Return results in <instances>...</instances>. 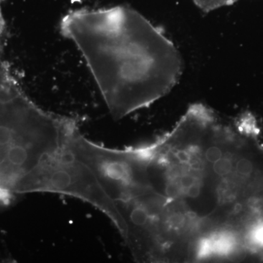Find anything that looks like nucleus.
<instances>
[{
    "label": "nucleus",
    "mask_w": 263,
    "mask_h": 263,
    "mask_svg": "<svg viewBox=\"0 0 263 263\" xmlns=\"http://www.w3.org/2000/svg\"><path fill=\"white\" fill-rule=\"evenodd\" d=\"M257 133L249 115L231 121L194 104L145 146L148 185L163 221L197 260L232 259L246 246L240 226L260 204L262 186L244 149Z\"/></svg>",
    "instance_id": "f257e3e1"
},
{
    "label": "nucleus",
    "mask_w": 263,
    "mask_h": 263,
    "mask_svg": "<svg viewBox=\"0 0 263 263\" xmlns=\"http://www.w3.org/2000/svg\"><path fill=\"white\" fill-rule=\"evenodd\" d=\"M59 29L81 52L114 119L166 95L182 73L174 43L129 7L75 10Z\"/></svg>",
    "instance_id": "f03ea898"
}]
</instances>
